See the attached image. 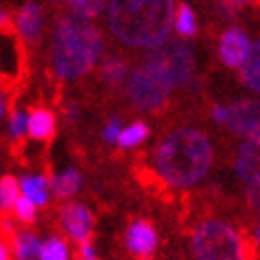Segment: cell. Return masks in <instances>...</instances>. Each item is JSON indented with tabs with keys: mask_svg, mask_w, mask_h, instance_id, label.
Segmentation results:
<instances>
[{
	"mask_svg": "<svg viewBox=\"0 0 260 260\" xmlns=\"http://www.w3.org/2000/svg\"><path fill=\"white\" fill-rule=\"evenodd\" d=\"M15 30L23 43L36 45L45 34V11H43V7L38 3H34V0L23 3L15 15Z\"/></svg>",
	"mask_w": 260,
	"mask_h": 260,
	"instance_id": "10",
	"label": "cell"
},
{
	"mask_svg": "<svg viewBox=\"0 0 260 260\" xmlns=\"http://www.w3.org/2000/svg\"><path fill=\"white\" fill-rule=\"evenodd\" d=\"M252 51L250 34L239 25H231L218 38V59L224 63L226 68L239 70L243 61L248 59Z\"/></svg>",
	"mask_w": 260,
	"mask_h": 260,
	"instance_id": "7",
	"label": "cell"
},
{
	"mask_svg": "<svg viewBox=\"0 0 260 260\" xmlns=\"http://www.w3.org/2000/svg\"><path fill=\"white\" fill-rule=\"evenodd\" d=\"M0 260H11V254H9V245L0 239Z\"/></svg>",
	"mask_w": 260,
	"mask_h": 260,
	"instance_id": "33",
	"label": "cell"
},
{
	"mask_svg": "<svg viewBox=\"0 0 260 260\" xmlns=\"http://www.w3.org/2000/svg\"><path fill=\"white\" fill-rule=\"evenodd\" d=\"M7 108H9V102H7V95L0 91V121L7 116Z\"/></svg>",
	"mask_w": 260,
	"mask_h": 260,
	"instance_id": "32",
	"label": "cell"
},
{
	"mask_svg": "<svg viewBox=\"0 0 260 260\" xmlns=\"http://www.w3.org/2000/svg\"><path fill=\"white\" fill-rule=\"evenodd\" d=\"M172 85L165 81V76L144 59V63L127 74V98L132 106L140 112H159L163 110L172 98Z\"/></svg>",
	"mask_w": 260,
	"mask_h": 260,
	"instance_id": "6",
	"label": "cell"
},
{
	"mask_svg": "<svg viewBox=\"0 0 260 260\" xmlns=\"http://www.w3.org/2000/svg\"><path fill=\"white\" fill-rule=\"evenodd\" d=\"M9 23H11V13L0 5V28H9Z\"/></svg>",
	"mask_w": 260,
	"mask_h": 260,
	"instance_id": "30",
	"label": "cell"
},
{
	"mask_svg": "<svg viewBox=\"0 0 260 260\" xmlns=\"http://www.w3.org/2000/svg\"><path fill=\"white\" fill-rule=\"evenodd\" d=\"M19 180L15 176H3L0 178V210L9 212L19 199Z\"/></svg>",
	"mask_w": 260,
	"mask_h": 260,
	"instance_id": "22",
	"label": "cell"
},
{
	"mask_svg": "<svg viewBox=\"0 0 260 260\" xmlns=\"http://www.w3.org/2000/svg\"><path fill=\"white\" fill-rule=\"evenodd\" d=\"M212 119L218 125H226L229 123V106L226 104H216V106L212 108Z\"/></svg>",
	"mask_w": 260,
	"mask_h": 260,
	"instance_id": "27",
	"label": "cell"
},
{
	"mask_svg": "<svg viewBox=\"0 0 260 260\" xmlns=\"http://www.w3.org/2000/svg\"><path fill=\"white\" fill-rule=\"evenodd\" d=\"M129 63L119 55H108L100 59V76L102 81L110 87H121L127 81Z\"/></svg>",
	"mask_w": 260,
	"mask_h": 260,
	"instance_id": "16",
	"label": "cell"
},
{
	"mask_svg": "<svg viewBox=\"0 0 260 260\" xmlns=\"http://www.w3.org/2000/svg\"><path fill=\"white\" fill-rule=\"evenodd\" d=\"M19 192L25 199H30L36 207H43L49 203V178L41 174H30L19 180Z\"/></svg>",
	"mask_w": 260,
	"mask_h": 260,
	"instance_id": "15",
	"label": "cell"
},
{
	"mask_svg": "<svg viewBox=\"0 0 260 260\" xmlns=\"http://www.w3.org/2000/svg\"><path fill=\"white\" fill-rule=\"evenodd\" d=\"M226 127L235 136L241 138H258L260 134V114H258V102L254 100H241L229 106V123Z\"/></svg>",
	"mask_w": 260,
	"mask_h": 260,
	"instance_id": "9",
	"label": "cell"
},
{
	"mask_svg": "<svg viewBox=\"0 0 260 260\" xmlns=\"http://www.w3.org/2000/svg\"><path fill=\"white\" fill-rule=\"evenodd\" d=\"M159 243L157 231L146 220H136L127 231V248L138 256H148L154 252Z\"/></svg>",
	"mask_w": 260,
	"mask_h": 260,
	"instance_id": "12",
	"label": "cell"
},
{
	"mask_svg": "<svg viewBox=\"0 0 260 260\" xmlns=\"http://www.w3.org/2000/svg\"><path fill=\"white\" fill-rule=\"evenodd\" d=\"M5 233H15V220L13 218H3V222H0Z\"/></svg>",
	"mask_w": 260,
	"mask_h": 260,
	"instance_id": "31",
	"label": "cell"
},
{
	"mask_svg": "<svg viewBox=\"0 0 260 260\" xmlns=\"http://www.w3.org/2000/svg\"><path fill=\"white\" fill-rule=\"evenodd\" d=\"M47 3H51V5H63L66 0H47Z\"/></svg>",
	"mask_w": 260,
	"mask_h": 260,
	"instance_id": "35",
	"label": "cell"
},
{
	"mask_svg": "<svg viewBox=\"0 0 260 260\" xmlns=\"http://www.w3.org/2000/svg\"><path fill=\"white\" fill-rule=\"evenodd\" d=\"M63 114H66V121L68 123H76L81 116V106L76 102H68L66 106H63Z\"/></svg>",
	"mask_w": 260,
	"mask_h": 260,
	"instance_id": "28",
	"label": "cell"
},
{
	"mask_svg": "<svg viewBox=\"0 0 260 260\" xmlns=\"http://www.w3.org/2000/svg\"><path fill=\"white\" fill-rule=\"evenodd\" d=\"M172 28L176 30V34L180 38H192L194 34L199 32V17H197V13H194V9L188 3L176 5Z\"/></svg>",
	"mask_w": 260,
	"mask_h": 260,
	"instance_id": "17",
	"label": "cell"
},
{
	"mask_svg": "<svg viewBox=\"0 0 260 260\" xmlns=\"http://www.w3.org/2000/svg\"><path fill=\"white\" fill-rule=\"evenodd\" d=\"M61 226L74 241H89L93 233V214L83 203H68L61 210Z\"/></svg>",
	"mask_w": 260,
	"mask_h": 260,
	"instance_id": "11",
	"label": "cell"
},
{
	"mask_svg": "<svg viewBox=\"0 0 260 260\" xmlns=\"http://www.w3.org/2000/svg\"><path fill=\"white\" fill-rule=\"evenodd\" d=\"M57 132V116L49 108H34L28 112V136L38 142H49Z\"/></svg>",
	"mask_w": 260,
	"mask_h": 260,
	"instance_id": "13",
	"label": "cell"
},
{
	"mask_svg": "<svg viewBox=\"0 0 260 260\" xmlns=\"http://www.w3.org/2000/svg\"><path fill=\"white\" fill-rule=\"evenodd\" d=\"M197 260H245V245L239 233L222 220H205L192 235Z\"/></svg>",
	"mask_w": 260,
	"mask_h": 260,
	"instance_id": "5",
	"label": "cell"
},
{
	"mask_svg": "<svg viewBox=\"0 0 260 260\" xmlns=\"http://www.w3.org/2000/svg\"><path fill=\"white\" fill-rule=\"evenodd\" d=\"M150 66L157 68L172 89H188L197 81V66H194L192 47L186 38H167L165 43L157 45L146 57Z\"/></svg>",
	"mask_w": 260,
	"mask_h": 260,
	"instance_id": "4",
	"label": "cell"
},
{
	"mask_svg": "<svg viewBox=\"0 0 260 260\" xmlns=\"http://www.w3.org/2000/svg\"><path fill=\"white\" fill-rule=\"evenodd\" d=\"M176 0H106L108 28L119 43L154 49L172 34Z\"/></svg>",
	"mask_w": 260,
	"mask_h": 260,
	"instance_id": "1",
	"label": "cell"
},
{
	"mask_svg": "<svg viewBox=\"0 0 260 260\" xmlns=\"http://www.w3.org/2000/svg\"><path fill=\"white\" fill-rule=\"evenodd\" d=\"M81 184H83V174L74 170V167H68V170L55 174L49 180V190H53V194L59 199H68L79 192Z\"/></svg>",
	"mask_w": 260,
	"mask_h": 260,
	"instance_id": "14",
	"label": "cell"
},
{
	"mask_svg": "<svg viewBox=\"0 0 260 260\" xmlns=\"http://www.w3.org/2000/svg\"><path fill=\"white\" fill-rule=\"evenodd\" d=\"M144 260H148V258H144Z\"/></svg>",
	"mask_w": 260,
	"mask_h": 260,
	"instance_id": "36",
	"label": "cell"
},
{
	"mask_svg": "<svg viewBox=\"0 0 260 260\" xmlns=\"http://www.w3.org/2000/svg\"><path fill=\"white\" fill-rule=\"evenodd\" d=\"M148 138H150V127L144 121H134V123H129L127 127L121 129L119 140H116V146L129 150V148H136L140 144H144Z\"/></svg>",
	"mask_w": 260,
	"mask_h": 260,
	"instance_id": "18",
	"label": "cell"
},
{
	"mask_svg": "<svg viewBox=\"0 0 260 260\" xmlns=\"http://www.w3.org/2000/svg\"><path fill=\"white\" fill-rule=\"evenodd\" d=\"M121 129H123V121L119 119V116H112V119H110L106 125H104V129H102V138H104V142H108V144H116Z\"/></svg>",
	"mask_w": 260,
	"mask_h": 260,
	"instance_id": "26",
	"label": "cell"
},
{
	"mask_svg": "<svg viewBox=\"0 0 260 260\" xmlns=\"http://www.w3.org/2000/svg\"><path fill=\"white\" fill-rule=\"evenodd\" d=\"M95 260H98V258H95Z\"/></svg>",
	"mask_w": 260,
	"mask_h": 260,
	"instance_id": "37",
	"label": "cell"
},
{
	"mask_svg": "<svg viewBox=\"0 0 260 260\" xmlns=\"http://www.w3.org/2000/svg\"><path fill=\"white\" fill-rule=\"evenodd\" d=\"M229 3L237 9V7H243V5H256L258 0H229Z\"/></svg>",
	"mask_w": 260,
	"mask_h": 260,
	"instance_id": "34",
	"label": "cell"
},
{
	"mask_svg": "<svg viewBox=\"0 0 260 260\" xmlns=\"http://www.w3.org/2000/svg\"><path fill=\"white\" fill-rule=\"evenodd\" d=\"M106 41L93 21L61 15L51 36V68L63 83L79 81L104 57Z\"/></svg>",
	"mask_w": 260,
	"mask_h": 260,
	"instance_id": "3",
	"label": "cell"
},
{
	"mask_svg": "<svg viewBox=\"0 0 260 260\" xmlns=\"http://www.w3.org/2000/svg\"><path fill=\"white\" fill-rule=\"evenodd\" d=\"M237 176L248 184L250 203L258 205V138H245L235 161Z\"/></svg>",
	"mask_w": 260,
	"mask_h": 260,
	"instance_id": "8",
	"label": "cell"
},
{
	"mask_svg": "<svg viewBox=\"0 0 260 260\" xmlns=\"http://www.w3.org/2000/svg\"><path fill=\"white\" fill-rule=\"evenodd\" d=\"M239 70H241V81L245 83V87L258 93L260 91V45H258V41L252 43L250 55Z\"/></svg>",
	"mask_w": 260,
	"mask_h": 260,
	"instance_id": "20",
	"label": "cell"
},
{
	"mask_svg": "<svg viewBox=\"0 0 260 260\" xmlns=\"http://www.w3.org/2000/svg\"><path fill=\"white\" fill-rule=\"evenodd\" d=\"M212 163L214 146L197 127H178L170 132L152 157L157 176L174 188L194 186L207 176Z\"/></svg>",
	"mask_w": 260,
	"mask_h": 260,
	"instance_id": "2",
	"label": "cell"
},
{
	"mask_svg": "<svg viewBox=\"0 0 260 260\" xmlns=\"http://www.w3.org/2000/svg\"><path fill=\"white\" fill-rule=\"evenodd\" d=\"M63 5L68 7L72 17L85 21H93L106 11V0H66Z\"/></svg>",
	"mask_w": 260,
	"mask_h": 260,
	"instance_id": "19",
	"label": "cell"
},
{
	"mask_svg": "<svg viewBox=\"0 0 260 260\" xmlns=\"http://www.w3.org/2000/svg\"><path fill=\"white\" fill-rule=\"evenodd\" d=\"M38 260H68V245L59 237H49L41 243Z\"/></svg>",
	"mask_w": 260,
	"mask_h": 260,
	"instance_id": "23",
	"label": "cell"
},
{
	"mask_svg": "<svg viewBox=\"0 0 260 260\" xmlns=\"http://www.w3.org/2000/svg\"><path fill=\"white\" fill-rule=\"evenodd\" d=\"M13 248H15V258L17 260H36L38 258V250H41V241L34 233H17L15 239H13Z\"/></svg>",
	"mask_w": 260,
	"mask_h": 260,
	"instance_id": "21",
	"label": "cell"
},
{
	"mask_svg": "<svg viewBox=\"0 0 260 260\" xmlns=\"http://www.w3.org/2000/svg\"><path fill=\"white\" fill-rule=\"evenodd\" d=\"M9 134L13 140H21L28 136V112L13 110L9 116Z\"/></svg>",
	"mask_w": 260,
	"mask_h": 260,
	"instance_id": "24",
	"label": "cell"
},
{
	"mask_svg": "<svg viewBox=\"0 0 260 260\" xmlns=\"http://www.w3.org/2000/svg\"><path fill=\"white\" fill-rule=\"evenodd\" d=\"M79 254H81V260H95V250H93V245H91L89 241L81 243Z\"/></svg>",
	"mask_w": 260,
	"mask_h": 260,
	"instance_id": "29",
	"label": "cell"
},
{
	"mask_svg": "<svg viewBox=\"0 0 260 260\" xmlns=\"http://www.w3.org/2000/svg\"><path fill=\"white\" fill-rule=\"evenodd\" d=\"M13 214H15V218L19 222L30 224L36 220V205L30 199H25L23 194H19V199L15 201V205H13Z\"/></svg>",
	"mask_w": 260,
	"mask_h": 260,
	"instance_id": "25",
	"label": "cell"
}]
</instances>
